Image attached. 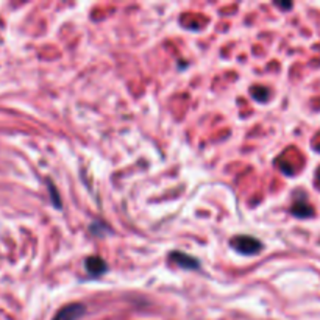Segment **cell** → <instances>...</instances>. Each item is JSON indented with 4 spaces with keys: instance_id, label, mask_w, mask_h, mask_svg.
Returning <instances> with one entry per match:
<instances>
[{
    "instance_id": "6da1fadb",
    "label": "cell",
    "mask_w": 320,
    "mask_h": 320,
    "mask_svg": "<svg viewBox=\"0 0 320 320\" xmlns=\"http://www.w3.org/2000/svg\"><path fill=\"white\" fill-rule=\"evenodd\" d=\"M229 245H231L237 253H241L244 256L258 255L263 248V244L259 239H256L253 236H245V234L234 236L231 241H229Z\"/></svg>"
},
{
    "instance_id": "7a4b0ae2",
    "label": "cell",
    "mask_w": 320,
    "mask_h": 320,
    "mask_svg": "<svg viewBox=\"0 0 320 320\" xmlns=\"http://www.w3.org/2000/svg\"><path fill=\"white\" fill-rule=\"evenodd\" d=\"M169 259H171L175 266L186 269V271H197V269H200V261L197 258L187 255V253H183V252H178V250H174V252L169 255Z\"/></svg>"
},
{
    "instance_id": "3957f363",
    "label": "cell",
    "mask_w": 320,
    "mask_h": 320,
    "mask_svg": "<svg viewBox=\"0 0 320 320\" xmlns=\"http://www.w3.org/2000/svg\"><path fill=\"white\" fill-rule=\"evenodd\" d=\"M86 313V308L82 303H69L63 306L59 311L55 314L52 320H78Z\"/></svg>"
},
{
    "instance_id": "277c9868",
    "label": "cell",
    "mask_w": 320,
    "mask_h": 320,
    "mask_svg": "<svg viewBox=\"0 0 320 320\" xmlns=\"http://www.w3.org/2000/svg\"><path fill=\"white\" fill-rule=\"evenodd\" d=\"M85 269L91 276H100L108 271V266L100 256H88L85 259Z\"/></svg>"
},
{
    "instance_id": "5b68a950",
    "label": "cell",
    "mask_w": 320,
    "mask_h": 320,
    "mask_svg": "<svg viewBox=\"0 0 320 320\" xmlns=\"http://www.w3.org/2000/svg\"><path fill=\"white\" fill-rule=\"evenodd\" d=\"M291 213L298 219H308L314 216V208L306 198H295L291 208Z\"/></svg>"
},
{
    "instance_id": "8992f818",
    "label": "cell",
    "mask_w": 320,
    "mask_h": 320,
    "mask_svg": "<svg viewBox=\"0 0 320 320\" xmlns=\"http://www.w3.org/2000/svg\"><path fill=\"white\" fill-rule=\"evenodd\" d=\"M250 92H252V97L256 102H267L269 97H271V91L266 86H253Z\"/></svg>"
},
{
    "instance_id": "52a82bcc",
    "label": "cell",
    "mask_w": 320,
    "mask_h": 320,
    "mask_svg": "<svg viewBox=\"0 0 320 320\" xmlns=\"http://www.w3.org/2000/svg\"><path fill=\"white\" fill-rule=\"evenodd\" d=\"M48 192H50V197H52V203H53V206L59 209V208L63 206V203L59 202V200H61V198H59V194H58V191H56V187H55V184H53L52 182H50V180H48Z\"/></svg>"
},
{
    "instance_id": "ba28073f",
    "label": "cell",
    "mask_w": 320,
    "mask_h": 320,
    "mask_svg": "<svg viewBox=\"0 0 320 320\" xmlns=\"http://www.w3.org/2000/svg\"><path fill=\"white\" fill-rule=\"evenodd\" d=\"M275 5L278 6V8H281V9H291L294 5L292 3H279V2H275Z\"/></svg>"
},
{
    "instance_id": "9c48e42d",
    "label": "cell",
    "mask_w": 320,
    "mask_h": 320,
    "mask_svg": "<svg viewBox=\"0 0 320 320\" xmlns=\"http://www.w3.org/2000/svg\"><path fill=\"white\" fill-rule=\"evenodd\" d=\"M317 182H319V186H320V169L317 171Z\"/></svg>"
}]
</instances>
